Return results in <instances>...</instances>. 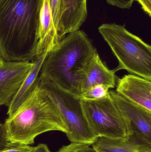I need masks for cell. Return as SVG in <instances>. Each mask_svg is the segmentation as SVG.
<instances>
[{
	"label": "cell",
	"instance_id": "1",
	"mask_svg": "<svg viewBox=\"0 0 151 152\" xmlns=\"http://www.w3.org/2000/svg\"><path fill=\"white\" fill-rule=\"evenodd\" d=\"M43 0H0V55L6 61L35 57Z\"/></svg>",
	"mask_w": 151,
	"mask_h": 152
},
{
	"label": "cell",
	"instance_id": "2",
	"mask_svg": "<svg viewBox=\"0 0 151 152\" xmlns=\"http://www.w3.org/2000/svg\"><path fill=\"white\" fill-rule=\"evenodd\" d=\"M4 126L8 142L23 145L33 144L38 136L49 131L67 132L60 111L39 82Z\"/></svg>",
	"mask_w": 151,
	"mask_h": 152
},
{
	"label": "cell",
	"instance_id": "3",
	"mask_svg": "<svg viewBox=\"0 0 151 152\" xmlns=\"http://www.w3.org/2000/svg\"><path fill=\"white\" fill-rule=\"evenodd\" d=\"M97 50L82 30L68 34L47 54L39 77L79 96L83 70Z\"/></svg>",
	"mask_w": 151,
	"mask_h": 152
},
{
	"label": "cell",
	"instance_id": "4",
	"mask_svg": "<svg viewBox=\"0 0 151 152\" xmlns=\"http://www.w3.org/2000/svg\"><path fill=\"white\" fill-rule=\"evenodd\" d=\"M98 31L118 61L115 72L121 69L151 80V47L127 30L125 25L103 24Z\"/></svg>",
	"mask_w": 151,
	"mask_h": 152
},
{
	"label": "cell",
	"instance_id": "5",
	"mask_svg": "<svg viewBox=\"0 0 151 152\" xmlns=\"http://www.w3.org/2000/svg\"><path fill=\"white\" fill-rule=\"evenodd\" d=\"M39 86L60 111L71 143L91 145L98 137L90 127L79 96L60 87L54 82L39 77Z\"/></svg>",
	"mask_w": 151,
	"mask_h": 152
},
{
	"label": "cell",
	"instance_id": "6",
	"mask_svg": "<svg viewBox=\"0 0 151 152\" xmlns=\"http://www.w3.org/2000/svg\"><path fill=\"white\" fill-rule=\"evenodd\" d=\"M81 103L89 125L98 137L128 138L126 123L110 94L99 100L81 99Z\"/></svg>",
	"mask_w": 151,
	"mask_h": 152
},
{
	"label": "cell",
	"instance_id": "7",
	"mask_svg": "<svg viewBox=\"0 0 151 152\" xmlns=\"http://www.w3.org/2000/svg\"><path fill=\"white\" fill-rule=\"evenodd\" d=\"M109 93L127 129L128 137L151 144V113L126 100L113 90Z\"/></svg>",
	"mask_w": 151,
	"mask_h": 152
},
{
	"label": "cell",
	"instance_id": "8",
	"mask_svg": "<svg viewBox=\"0 0 151 152\" xmlns=\"http://www.w3.org/2000/svg\"><path fill=\"white\" fill-rule=\"evenodd\" d=\"M33 65V61H4L0 66V106H9Z\"/></svg>",
	"mask_w": 151,
	"mask_h": 152
},
{
	"label": "cell",
	"instance_id": "9",
	"mask_svg": "<svg viewBox=\"0 0 151 152\" xmlns=\"http://www.w3.org/2000/svg\"><path fill=\"white\" fill-rule=\"evenodd\" d=\"M117 80V94L151 113V80L131 74Z\"/></svg>",
	"mask_w": 151,
	"mask_h": 152
},
{
	"label": "cell",
	"instance_id": "10",
	"mask_svg": "<svg viewBox=\"0 0 151 152\" xmlns=\"http://www.w3.org/2000/svg\"><path fill=\"white\" fill-rule=\"evenodd\" d=\"M87 0H60L57 31L60 40L79 30L87 16Z\"/></svg>",
	"mask_w": 151,
	"mask_h": 152
},
{
	"label": "cell",
	"instance_id": "11",
	"mask_svg": "<svg viewBox=\"0 0 151 152\" xmlns=\"http://www.w3.org/2000/svg\"><path fill=\"white\" fill-rule=\"evenodd\" d=\"M60 41L53 22L49 0H43L39 14L35 57L48 54Z\"/></svg>",
	"mask_w": 151,
	"mask_h": 152
},
{
	"label": "cell",
	"instance_id": "12",
	"mask_svg": "<svg viewBox=\"0 0 151 152\" xmlns=\"http://www.w3.org/2000/svg\"><path fill=\"white\" fill-rule=\"evenodd\" d=\"M115 73L114 69L108 68L97 52L83 70L80 85V95L96 85H104L110 88H114L117 80Z\"/></svg>",
	"mask_w": 151,
	"mask_h": 152
},
{
	"label": "cell",
	"instance_id": "13",
	"mask_svg": "<svg viewBox=\"0 0 151 152\" xmlns=\"http://www.w3.org/2000/svg\"><path fill=\"white\" fill-rule=\"evenodd\" d=\"M91 145L96 152H151V144L131 137L128 138L100 137Z\"/></svg>",
	"mask_w": 151,
	"mask_h": 152
},
{
	"label": "cell",
	"instance_id": "14",
	"mask_svg": "<svg viewBox=\"0 0 151 152\" xmlns=\"http://www.w3.org/2000/svg\"><path fill=\"white\" fill-rule=\"evenodd\" d=\"M47 55V53H45L36 56L33 61V65L30 72L8 106V117L12 116L17 111L39 83L41 68Z\"/></svg>",
	"mask_w": 151,
	"mask_h": 152
},
{
	"label": "cell",
	"instance_id": "15",
	"mask_svg": "<svg viewBox=\"0 0 151 152\" xmlns=\"http://www.w3.org/2000/svg\"><path fill=\"white\" fill-rule=\"evenodd\" d=\"M110 88L105 85H96L84 91L79 96L81 99L89 101L103 99L110 94Z\"/></svg>",
	"mask_w": 151,
	"mask_h": 152
},
{
	"label": "cell",
	"instance_id": "16",
	"mask_svg": "<svg viewBox=\"0 0 151 152\" xmlns=\"http://www.w3.org/2000/svg\"><path fill=\"white\" fill-rule=\"evenodd\" d=\"M56 152H96L89 145L71 143L63 146Z\"/></svg>",
	"mask_w": 151,
	"mask_h": 152
},
{
	"label": "cell",
	"instance_id": "17",
	"mask_svg": "<svg viewBox=\"0 0 151 152\" xmlns=\"http://www.w3.org/2000/svg\"><path fill=\"white\" fill-rule=\"evenodd\" d=\"M34 147L30 145L12 144H9L3 149L0 150V152H32Z\"/></svg>",
	"mask_w": 151,
	"mask_h": 152
},
{
	"label": "cell",
	"instance_id": "18",
	"mask_svg": "<svg viewBox=\"0 0 151 152\" xmlns=\"http://www.w3.org/2000/svg\"><path fill=\"white\" fill-rule=\"evenodd\" d=\"M49 2L51 8L53 22L57 30L59 18L60 0H49Z\"/></svg>",
	"mask_w": 151,
	"mask_h": 152
},
{
	"label": "cell",
	"instance_id": "19",
	"mask_svg": "<svg viewBox=\"0 0 151 152\" xmlns=\"http://www.w3.org/2000/svg\"><path fill=\"white\" fill-rule=\"evenodd\" d=\"M111 5L121 9H129L132 7L135 0H106Z\"/></svg>",
	"mask_w": 151,
	"mask_h": 152
},
{
	"label": "cell",
	"instance_id": "20",
	"mask_svg": "<svg viewBox=\"0 0 151 152\" xmlns=\"http://www.w3.org/2000/svg\"><path fill=\"white\" fill-rule=\"evenodd\" d=\"M9 143L6 139L4 124L0 122V150L7 146Z\"/></svg>",
	"mask_w": 151,
	"mask_h": 152
},
{
	"label": "cell",
	"instance_id": "21",
	"mask_svg": "<svg viewBox=\"0 0 151 152\" xmlns=\"http://www.w3.org/2000/svg\"><path fill=\"white\" fill-rule=\"evenodd\" d=\"M135 1H137L139 3L143 10L151 17V0H135Z\"/></svg>",
	"mask_w": 151,
	"mask_h": 152
},
{
	"label": "cell",
	"instance_id": "22",
	"mask_svg": "<svg viewBox=\"0 0 151 152\" xmlns=\"http://www.w3.org/2000/svg\"><path fill=\"white\" fill-rule=\"evenodd\" d=\"M32 152H52L48 147V145L45 144H39L36 147H34Z\"/></svg>",
	"mask_w": 151,
	"mask_h": 152
},
{
	"label": "cell",
	"instance_id": "23",
	"mask_svg": "<svg viewBox=\"0 0 151 152\" xmlns=\"http://www.w3.org/2000/svg\"><path fill=\"white\" fill-rule=\"evenodd\" d=\"M4 60L2 58V57H1V55H0V66H1L3 64V63H4Z\"/></svg>",
	"mask_w": 151,
	"mask_h": 152
},
{
	"label": "cell",
	"instance_id": "24",
	"mask_svg": "<svg viewBox=\"0 0 151 152\" xmlns=\"http://www.w3.org/2000/svg\"></svg>",
	"mask_w": 151,
	"mask_h": 152
}]
</instances>
